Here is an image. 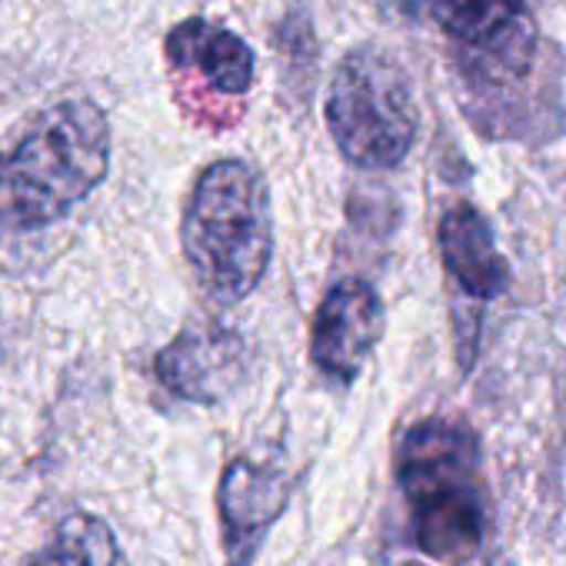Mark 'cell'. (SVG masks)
I'll list each match as a JSON object with an SVG mask.
<instances>
[{
  "label": "cell",
  "instance_id": "cell-1",
  "mask_svg": "<svg viewBox=\"0 0 566 566\" xmlns=\"http://www.w3.org/2000/svg\"><path fill=\"white\" fill-rule=\"evenodd\" d=\"M111 170V124L94 101L48 107L0 154V230L31 233L64 220Z\"/></svg>",
  "mask_w": 566,
  "mask_h": 566
},
{
  "label": "cell",
  "instance_id": "cell-2",
  "mask_svg": "<svg viewBox=\"0 0 566 566\" xmlns=\"http://www.w3.org/2000/svg\"><path fill=\"white\" fill-rule=\"evenodd\" d=\"M180 243L197 283L213 301L237 304L250 297L273 256L263 174L237 157L210 164L193 184Z\"/></svg>",
  "mask_w": 566,
  "mask_h": 566
},
{
  "label": "cell",
  "instance_id": "cell-3",
  "mask_svg": "<svg viewBox=\"0 0 566 566\" xmlns=\"http://www.w3.org/2000/svg\"><path fill=\"white\" fill-rule=\"evenodd\" d=\"M397 476L423 553L460 563L483 539V486L476 437L450 420L417 423L400 447Z\"/></svg>",
  "mask_w": 566,
  "mask_h": 566
},
{
  "label": "cell",
  "instance_id": "cell-4",
  "mask_svg": "<svg viewBox=\"0 0 566 566\" xmlns=\"http://www.w3.org/2000/svg\"><path fill=\"white\" fill-rule=\"evenodd\" d=\"M327 127L357 167L387 170L403 164L420 127L403 67L380 48L350 51L327 91Z\"/></svg>",
  "mask_w": 566,
  "mask_h": 566
},
{
  "label": "cell",
  "instance_id": "cell-5",
  "mask_svg": "<svg viewBox=\"0 0 566 566\" xmlns=\"http://www.w3.org/2000/svg\"><path fill=\"white\" fill-rule=\"evenodd\" d=\"M243 374H247V344L237 331L217 321L187 324L157 354L160 384L190 403H217L230 397L240 387Z\"/></svg>",
  "mask_w": 566,
  "mask_h": 566
},
{
  "label": "cell",
  "instance_id": "cell-6",
  "mask_svg": "<svg viewBox=\"0 0 566 566\" xmlns=\"http://www.w3.org/2000/svg\"><path fill=\"white\" fill-rule=\"evenodd\" d=\"M380 337H384V304L367 280L350 276L334 283L324 304L317 307L311 357L327 377L350 384L367 364Z\"/></svg>",
  "mask_w": 566,
  "mask_h": 566
},
{
  "label": "cell",
  "instance_id": "cell-7",
  "mask_svg": "<svg viewBox=\"0 0 566 566\" xmlns=\"http://www.w3.org/2000/svg\"><path fill=\"white\" fill-rule=\"evenodd\" d=\"M294 480L253 460H233L223 470L217 506L223 520V546L233 566L250 563L270 523L287 510Z\"/></svg>",
  "mask_w": 566,
  "mask_h": 566
},
{
  "label": "cell",
  "instance_id": "cell-8",
  "mask_svg": "<svg viewBox=\"0 0 566 566\" xmlns=\"http://www.w3.org/2000/svg\"><path fill=\"white\" fill-rule=\"evenodd\" d=\"M164 51L177 71L200 74L220 94L237 97V94H247L253 84V71H256L253 51L243 44V38H237L223 24H213L203 18L180 21L167 34Z\"/></svg>",
  "mask_w": 566,
  "mask_h": 566
},
{
  "label": "cell",
  "instance_id": "cell-9",
  "mask_svg": "<svg viewBox=\"0 0 566 566\" xmlns=\"http://www.w3.org/2000/svg\"><path fill=\"white\" fill-rule=\"evenodd\" d=\"M430 14L447 38L490 57H526L530 18L523 0H430Z\"/></svg>",
  "mask_w": 566,
  "mask_h": 566
},
{
  "label": "cell",
  "instance_id": "cell-10",
  "mask_svg": "<svg viewBox=\"0 0 566 566\" xmlns=\"http://www.w3.org/2000/svg\"><path fill=\"white\" fill-rule=\"evenodd\" d=\"M440 256L463 294L493 301L506 291V260L496 250L490 223L470 203L450 207L440 220Z\"/></svg>",
  "mask_w": 566,
  "mask_h": 566
},
{
  "label": "cell",
  "instance_id": "cell-11",
  "mask_svg": "<svg viewBox=\"0 0 566 566\" xmlns=\"http://www.w3.org/2000/svg\"><path fill=\"white\" fill-rule=\"evenodd\" d=\"M117 543L104 520L91 513H71L57 523L54 543L31 559V566H114Z\"/></svg>",
  "mask_w": 566,
  "mask_h": 566
}]
</instances>
